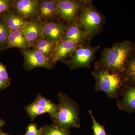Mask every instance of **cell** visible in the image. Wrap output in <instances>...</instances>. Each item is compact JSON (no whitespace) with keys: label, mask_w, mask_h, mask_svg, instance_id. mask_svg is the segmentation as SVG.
<instances>
[{"label":"cell","mask_w":135,"mask_h":135,"mask_svg":"<svg viewBox=\"0 0 135 135\" xmlns=\"http://www.w3.org/2000/svg\"><path fill=\"white\" fill-rule=\"evenodd\" d=\"M92 74L95 80V90L104 92L111 98L118 97L127 81L123 74L111 71L97 63Z\"/></svg>","instance_id":"cell-1"},{"label":"cell","mask_w":135,"mask_h":135,"mask_svg":"<svg viewBox=\"0 0 135 135\" xmlns=\"http://www.w3.org/2000/svg\"><path fill=\"white\" fill-rule=\"evenodd\" d=\"M10 85V80H7L0 75V92L1 90L5 89Z\"/></svg>","instance_id":"cell-27"},{"label":"cell","mask_w":135,"mask_h":135,"mask_svg":"<svg viewBox=\"0 0 135 135\" xmlns=\"http://www.w3.org/2000/svg\"><path fill=\"white\" fill-rule=\"evenodd\" d=\"M42 128L38 129V126L36 123H31L27 128L26 132L24 135H42Z\"/></svg>","instance_id":"cell-24"},{"label":"cell","mask_w":135,"mask_h":135,"mask_svg":"<svg viewBox=\"0 0 135 135\" xmlns=\"http://www.w3.org/2000/svg\"><path fill=\"white\" fill-rule=\"evenodd\" d=\"M74 23L91 37L99 33L102 29L104 19L99 11L90 3V1H86Z\"/></svg>","instance_id":"cell-4"},{"label":"cell","mask_w":135,"mask_h":135,"mask_svg":"<svg viewBox=\"0 0 135 135\" xmlns=\"http://www.w3.org/2000/svg\"><path fill=\"white\" fill-rule=\"evenodd\" d=\"M123 74L127 81L130 80L132 84H135V57L128 62Z\"/></svg>","instance_id":"cell-22"},{"label":"cell","mask_w":135,"mask_h":135,"mask_svg":"<svg viewBox=\"0 0 135 135\" xmlns=\"http://www.w3.org/2000/svg\"><path fill=\"white\" fill-rule=\"evenodd\" d=\"M25 109L32 121L37 116L47 113L45 109L34 101L26 107Z\"/></svg>","instance_id":"cell-20"},{"label":"cell","mask_w":135,"mask_h":135,"mask_svg":"<svg viewBox=\"0 0 135 135\" xmlns=\"http://www.w3.org/2000/svg\"><path fill=\"white\" fill-rule=\"evenodd\" d=\"M1 18L11 32L22 30L27 21L26 20L10 10L3 14Z\"/></svg>","instance_id":"cell-15"},{"label":"cell","mask_w":135,"mask_h":135,"mask_svg":"<svg viewBox=\"0 0 135 135\" xmlns=\"http://www.w3.org/2000/svg\"><path fill=\"white\" fill-rule=\"evenodd\" d=\"M34 101L45 109L51 117L54 116L58 110V104L54 103L40 94L37 95Z\"/></svg>","instance_id":"cell-18"},{"label":"cell","mask_w":135,"mask_h":135,"mask_svg":"<svg viewBox=\"0 0 135 135\" xmlns=\"http://www.w3.org/2000/svg\"><path fill=\"white\" fill-rule=\"evenodd\" d=\"M5 122L3 120L0 119V130L1 129V128L5 126Z\"/></svg>","instance_id":"cell-28"},{"label":"cell","mask_w":135,"mask_h":135,"mask_svg":"<svg viewBox=\"0 0 135 135\" xmlns=\"http://www.w3.org/2000/svg\"><path fill=\"white\" fill-rule=\"evenodd\" d=\"M22 52L23 56L24 67L26 70H31L38 67L51 69L54 67L49 58L35 49L22 50Z\"/></svg>","instance_id":"cell-7"},{"label":"cell","mask_w":135,"mask_h":135,"mask_svg":"<svg viewBox=\"0 0 135 135\" xmlns=\"http://www.w3.org/2000/svg\"><path fill=\"white\" fill-rule=\"evenodd\" d=\"M79 46L74 42L62 40L59 42L52 55L50 57V62L54 65L58 61H62L70 57Z\"/></svg>","instance_id":"cell-11"},{"label":"cell","mask_w":135,"mask_h":135,"mask_svg":"<svg viewBox=\"0 0 135 135\" xmlns=\"http://www.w3.org/2000/svg\"><path fill=\"white\" fill-rule=\"evenodd\" d=\"M31 47L26 38L22 30L11 32L9 38L7 49L17 48L22 50L29 49Z\"/></svg>","instance_id":"cell-16"},{"label":"cell","mask_w":135,"mask_h":135,"mask_svg":"<svg viewBox=\"0 0 135 135\" xmlns=\"http://www.w3.org/2000/svg\"><path fill=\"white\" fill-rule=\"evenodd\" d=\"M4 133L2 129L0 130V135H4Z\"/></svg>","instance_id":"cell-29"},{"label":"cell","mask_w":135,"mask_h":135,"mask_svg":"<svg viewBox=\"0 0 135 135\" xmlns=\"http://www.w3.org/2000/svg\"><path fill=\"white\" fill-rule=\"evenodd\" d=\"M11 30L1 18H0V50L7 49Z\"/></svg>","instance_id":"cell-19"},{"label":"cell","mask_w":135,"mask_h":135,"mask_svg":"<svg viewBox=\"0 0 135 135\" xmlns=\"http://www.w3.org/2000/svg\"><path fill=\"white\" fill-rule=\"evenodd\" d=\"M58 42L49 41L42 38L35 44L34 49L49 58L55 49Z\"/></svg>","instance_id":"cell-17"},{"label":"cell","mask_w":135,"mask_h":135,"mask_svg":"<svg viewBox=\"0 0 135 135\" xmlns=\"http://www.w3.org/2000/svg\"><path fill=\"white\" fill-rule=\"evenodd\" d=\"M90 38L89 34L74 22L66 26L62 40L73 41L80 46L85 44Z\"/></svg>","instance_id":"cell-13"},{"label":"cell","mask_w":135,"mask_h":135,"mask_svg":"<svg viewBox=\"0 0 135 135\" xmlns=\"http://www.w3.org/2000/svg\"><path fill=\"white\" fill-rule=\"evenodd\" d=\"M57 97L59 102L58 110L51 117L53 125L66 130L72 128H79L80 109L78 104L62 92L59 93Z\"/></svg>","instance_id":"cell-2"},{"label":"cell","mask_w":135,"mask_h":135,"mask_svg":"<svg viewBox=\"0 0 135 135\" xmlns=\"http://www.w3.org/2000/svg\"><path fill=\"white\" fill-rule=\"evenodd\" d=\"M89 113L92 121V126L91 128L93 130L94 135H112L106 133L105 126H102L98 123L95 119L92 111L89 110Z\"/></svg>","instance_id":"cell-23"},{"label":"cell","mask_w":135,"mask_h":135,"mask_svg":"<svg viewBox=\"0 0 135 135\" xmlns=\"http://www.w3.org/2000/svg\"><path fill=\"white\" fill-rule=\"evenodd\" d=\"M42 27L43 22L38 18L27 21L22 31L31 47L42 38Z\"/></svg>","instance_id":"cell-12"},{"label":"cell","mask_w":135,"mask_h":135,"mask_svg":"<svg viewBox=\"0 0 135 135\" xmlns=\"http://www.w3.org/2000/svg\"><path fill=\"white\" fill-rule=\"evenodd\" d=\"M4 135H12L9 134H7V133H4Z\"/></svg>","instance_id":"cell-30"},{"label":"cell","mask_w":135,"mask_h":135,"mask_svg":"<svg viewBox=\"0 0 135 135\" xmlns=\"http://www.w3.org/2000/svg\"><path fill=\"white\" fill-rule=\"evenodd\" d=\"M66 27V25L63 22H44L42 27V38L49 41L59 42L62 40Z\"/></svg>","instance_id":"cell-10"},{"label":"cell","mask_w":135,"mask_h":135,"mask_svg":"<svg viewBox=\"0 0 135 135\" xmlns=\"http://www.w3.org/2000/svg\"><path fill=\"white\" fill-rule=\"evenodd\" d=\"M11 2L13 12L27 21L34 19L37 17L39 1L14 0Z\"/></svg>","instance_id":"cell-8"},{"label":"cell","mask_w":135,"mask_h":135,"mask_svg":"<svg viewBox=\"0 0 135 135\" xmlns=\"http://www.w3.org/2000/svg\"><path fill=\"white\" fill-rule=\"evenodd\" d=\"M0 75L7 80H10L6 66L0 62Z\"/></svg>","instance_id":"cell-26"},{"label":"cell","mask_w":135,"mask_h":135,"mask_svg":"<svg viewBox=\"0 0 135 135\" xmlns=\"http://www.w3.org/2000/svg\"><path fill=\"white\" fill-rule=\"evenodd\" d=\"M11 2L8 0H0V18L5 12L10 11Z\"/></svg>","instance_id":"cell-25"},{"label":"cell","mask_w":135,"mask_h":135,"mask_svg":"<svg viewBox=\"0 0 135 135\" xmlns=\"http://www.w3.org/2000/svg\"><path fill=\"white\" fill-rule=\"evenodd\" d=\"M86 1L60 0L57 6L58 15L64 21L74 23L76 20Z\"/></svg>","instance_id":"cell-6"},{"label":"cell","mask_w":135,"mask_h":135,"mask_svg":"<svg viewBox=\"0 0 135 135\" xmlns=\"http://www.w3.org/2000/svg\"><path fill=\"white\" fill-rule=\"evenodd\" d=\"M131 50L132 45L129 42L117 44L104 50L101 59L97 63L111 71L123 74L127 58Z\"/></svg>","instance_id":"cell-3"},{"label":"cell","mask_w":135,"mask_h":135,"mask_svg":"<svg viewBox=\"0 0 135 135\" xmlns=\"http://www.w3.org/2000/svg\"><path fill=\"white\" fill-rule=\"evenodd\" d=\"M42 135H71L69 130L59 128L54 125L44 126Z\"/></svg>","instance_id":"cell-21"},{"label":"cell","mask_w":135,"mask_h":135,"mask_svg":"<svg viewBox=\"0 0 135 135\" xmlns=\"http://www.w3.org/2000/svg\"><path fill=\"white\" fill-rule=\"evenodd\" d=\"M0 51H1V50H0Z\"/></svg>","instance_id":"cell-31"},{"label":"cell","mask_w":135,"mask_h":135,"mask_svg":"<svg viewBox=\"0 0 135 135\" xmlns=\"http://www.w3.org/2000/svg\"><path fill=\"white\" fill-rule=\"evenodd\" d=\"M117 99V105L121 110L135 112V84L125 85Z\"/></svg>","instance_id":"cell-9"},{"label":"cell","mask_w":135,"mask_h":135,"mask_svg":"<svg viewBox=\"0 0 135 135\" xmlns=\"http://www.w3.org/2000/svg\"><path fill=\"white\" fill-rule=\"evenodd\" d=\"M85 44L79 46L69 59L62 60L71 70L83 67L90 68L100 46L92 47Z\"/></svg>","instance_id":"cell-5"},{"label":"cell","mask_w":135,"mask_h":135,"mask_svg":"<svg viewBox=\"0 0 135 135\" xmlns=\"http://www.w3.org/2000/svg\"><path fill=\"white\" fill-rule=\"evenodd\" d=\"M59 1H39L37 9V17L39 19L48 20L55 19L58 16L57 6Z\"/></svg>","instance_id":"cell-14"}]
</instances>
